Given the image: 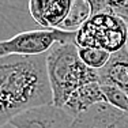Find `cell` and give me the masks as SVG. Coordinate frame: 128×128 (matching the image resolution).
Returning <instances> with one entry per match:
<instances>
[{"label":"cell","mask_w":128,"mask_h":128,"mask_svg":"<svg viewBox=\"0 0 128 128\" xmlns=\"http://www.w3.org/2000/svg\"><path fill=\"white\" fill-rule=\"evenodd\" d=\"M52 104L44 56L0 59V127L36 106Z\"/></svg>","instance_id":"cell-1"},{"label":"cell","mask_w":128,"mask_h":128,"mask_svg":"<svg viewBox=\"0 0 128 128\" xmlns=\"http://www.w3.org/2000/svg\"><path fill=\"white\" fill-rule=\"evenodd\" d=\"M45 63L54 106L63 108L79 87L98 82V71L82 63L74 42L56 44L45 54Z\"/></svg>","instance_id":"cell-2"},{"label":"cell","mask_w":128,"mask_h":128,"mask_svg":"<svg viewBox=\"0 0 128 128\" xmlns=\"http://www.w3.org/2000/svg\"><path fill=\"white\" fill-rule=\"evenodd\" d=\"M127 37L128 23L126 20L112 12L101 11L93 14L75 32V44L82 48H100L112 54L126 48Z\"/></svg>","instance_id":"cell-3"},{"label":"cell","mask_w":128,"mask_h":128,"mask_svg":"<svg viewBox=\"0 0 128 128\" xmlns=\"http://www.w3.org/2000/svg\"><path fill=\"white\" fill-rule=\"evenodd\" d=\"M75 44V33L59 29H38L22 32L0 40V59L6 56H44L56 44Z\"/></svg>","instance_id":"cell-4"},{"label":"cell","mask_w":128,"mask_h":128,"mask_svg":"<svg viewBox=\"0 0 128 128\" xmlns=\"http://www.w3.org/2000/svg\"><path fill=\"white\" fill-rule=\"evenodd\" d=\"M10 123L15 128H71L74 117L63 108L49 104L29 109Z\"/></svg>","instance_id":"cell-5"},{"label":"cell","mask_w":128,"mask_h":128,"mask_svg":"<svg viewBox=\"0 0 128 128\" xmlns=\"http://www.w3.org/2000/svg\"><path fill=\"white\" fill-rule=\"evenodd\" d=\"M71 128H128V113L101 102L76 116Z\"/></svg>","instance_id":"cell-6"},{"label":"cell","mask_w":128,"mask_h":128,"mask_svg":"<svg viewBox=\"0 0 128 128\" xmlns=\"http://www.w3.org/2000/svg\"><path fill=\"white\" fill-rule=\"evenodd\" d=\"M71 0H29V12L41 29H59L70 11Z\"/></svg>","instance_id":"cell-7"},{"label":"cell","mask_w":128,"mask_h":128,"mask_svg":"<svg viewBox=\"0 0 128 128\" xmlns=\"http://www.w3.org/2000/svg\"><path fill=\"white\" fill-rule=\"evenodd\" d=\"M98 82L128 93V52L126 48L112 53L108 63L98 70Z\"/></svg>","instance_id":"cell-8"},{"label":"cell","mask_w":128,"mask_h":128,"mask_svg":"<svg viewBox=\"0 0 128 128\" xmlns=\"http://www.w3.org/2000/svg\"><path fill=\"white\" fill-rule=\"evenodd\" d=\"M101 102H105L101 84H100V82H93V83H87L79 87L76 91H74L68 98V101L66 102V105L63 106V109L75 118L76 116L90 109L91 106Z\"/></svg>","instance_id":"cell-9"},{"label":"cell","mask_w":128,"mask_h":128,"mask_svg":"<svg viewBox=\"0 0 128 128\" xmlns=\"http://www.w3.org/2000/svg\"><path fill=\"white\" fill-rule=\"evenodd\" d=\"M91 6L89 0H71L70 11L66 19L59 26V30L75 33L80 29L91 16Z\"/></svg>","instance_id":"cell-10"},{"label":"cell","mask_w":128,"mask_h":128,"mask_svg":"<svg viewBox=\"0 0 128 128\" xmlns=\"http://www.w3.org/2000/svg\"><path fill=\"white\" fill-rule=\"evenodd\" d=\"M89 2L93 14L108 11L120 16L128 23V0H89Z\"/></svg>","instance_id":"cell-11"},{"label":"cell","mask_w":128,"mask_h":128,"mask_svg":"<svg viewBox=\"0 0 128 128\" xmlns=\"http://www.w3.org/2000/svg\"><path fill=\"white\" fill-rule=\"evenodd\" d=\"M78 54L79 59L84 66L90 67L93 70H101L106 63H108L110 53L100 48H82L78 46Z\"/></svg>","instance_id":"cell-12"},{"label":"cell","mask_w":128,"mask_h":128,"mask_svg":"<svg viewBox=\"0 0 128 128\" xmlns=\"http://www.w3.org/2000/svg\"><path fill=\"white\" fill-rule=\"evenodd\" d=\"M101 90L105 97V102L108 105L128 113V94L126 91L113 86H108V84H101Z\"/></svg>","instance_id":"cell-13"},{"label":"cell","mask_w":128,"mask_h":128,"mask_svg":"<svg viewBox=\"0 0 128 128\" xmlns=\"http://www.w3.org/2000/svg\"><path fill=\"white\" fill-rule=\"evenodd\" d=\"M0 128H15V127H14L11 123H7V124H4V126H2Z\"/></svg>","instance_id":"cell-14"},{"label":"cell","mask_w":128,"mask_h":128,"mask_svg":"<svg viewBox=\"0 0 128 128\" xmlns=\"http://www.w3.org/2000/svg\"><path fill=\"white\" fill-rule=\"evenodd\" d=\"M126 49H127V52H128V37H127V44H126Z\"/></svg>","instance_id":"cell-15"},{"label":"cell","mask_w":128,"mask_h":128,"mask_svg":"<svg viewBox=\"0 0 128 128\" xmlns=\"http://www.w3.org/2000/svg\"><path fill=\"white\" fill-rule=\"evenodd\" d=\"M127 94H128V93H127Z\"/></svg>","instance_id":"cell-16"}]
</instances>
